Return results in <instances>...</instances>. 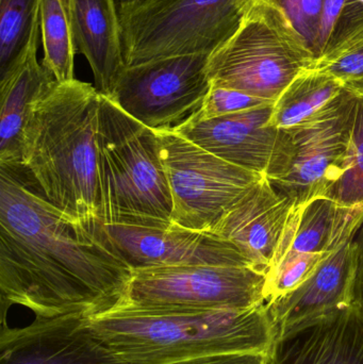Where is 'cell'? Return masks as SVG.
<instances>
[{
	"instance_id": "1",
	"label": "cell",
	"mask_w": 363,
	"mask_h": 364,
	"mask_svg": "<svg viewBox=\"0 0 363 364\" xmlns=\"http://www.w3.org/2000/svg\"><path fill=\"white\" fill-rule=\"evenodd\" d=\"M102 225L72 222L23 170L0 168L2 311L16 305L36 318H91L119 307L132 269L106 243Z\"/></svg>"
},
{
	"instance_id": "2",
	"label": "cell",
	"mask_w": 363,
	"mask_h": 364,
	"mask_svg": "<svg viewBox=\"0 0 363 364\" xmlns=\"http://www.w3.org/2000/svg\"><path fill=\"white\" fill-rule=\"evenodd\" d=\"M100 94L91 83L55 81L32 105L21 164L47 201L72 222L102 224L97 164Z\"/></svg>"
},
{
	"instance_id": "3",
	"label": "cell",
	"mask_w": 363,
	"mask_h": 364,
	"mask_svg": "<svg viewBox=\"0 0 363 364\" xmlns=\"http://www.w3.org/2000/svg\"><path fill=\"white\" fill-rule=\"evenodd\" d=\"M87 324L126 364H168L208 355L270 353L276 338L266 305L210 311L114 309Z\"/></svg>"
},
{
	"instance_id": "4",
	"label": "cell",
	"mask_w": 363,
	"mask_h": 364,
	"mask_svg": "<svg viewBox=\"0 0 363 364\" xmlns=\"http://www.w3.org/2000/svg\"><path fill=\"white\" fill-rule=\"evenodd\" d=\"M97 153L102 224L172 226V194L155 130L102 94Z\"/></svg>"
},
{
	"instance_id": "5",
	"label": "cell",
	"mask_w": 363,
	"mask_h": 364,
	"mask_svg": "<svg viewBox=\"0 0 363 364\" xmlns=\"http://www.w3.org/2000/svg\"><path fill=\"white\" fill-rule=\"evenodd\" d=\"M315 62L285 12L266 0H254L234 36L209 55L207 72L211 85L276 102Z\"/></svg>"
},
{
	"instance_id": "6",
	"label": "cell",
	"mask_w": 363,
	"mask_h": 364,
	"mask_svg": "<svg viewBox=\"0 0 363 364\" xmlns=\"http://www.w3.org/2000/svg\"><path fill=\"white\" fill-rule=\"evenodd\" d=\"M254 0H156L121 15L126 66L163 58L211 55L241 25Z\"/></svg>"
},
{
	"instance_id": "7",
	"label": "cell",
	"mask_w": 363,
	"mask_h": 364,
	"mask_svg": "<svg viewBox=\"0 0 363 364\" xmlns=\"http://www.w3.org/2000/svg\"><path fill=\"white\" fill-rule=\"evenodd\" d=\"M266 275L254 267L183 265L134 269L121 305L136 311H210L266 305Z\"/></svg>"
},
{
	"instance_id": "8",
	"label": "cell",
	"mask_w": 363,
	"mask_h": 364,
	"mask_svg": "<svg viewBox=\"0 0 363 364\" xmlns=\"http://www.w3.org/2000/svg\"><path fill=\"white\" fill-rule=\"evenodd\" d=\"M172 194L173 224L210 232L264 177L234 166L174 130H155Z\"/></svg>"
},
{
	"instance_id": "9",
	"label": "cell",
	"mask_w": 363,
	"mask_h": 364,
	"mask_svg": "<svg viewBox=\"0 0 363 364\" xmlns=\"http://www.w3.org/2000/svg\"><path fill=\"white\" fill-rule=\"evenodd\" d=\"M209 55H178L126 66L109 98L151 129H175L200 110L210 90Z\"/></svg>"
},
{
	"instance_id": "10",
	"label": "cell",
	"mask_w": 363,
	"mask_h": 364,
	"mask_svg": "<svg viewBox=\"0 0 363 364\" xmlns=\"http://www.w3.org/2000/svg\"><path fill=\"white\" fill-rule=\"evenodd\" d=\"M354 95L349 87L317 117L289 130L293 161L285 177L271 182L294 207L327 196L349 171Z\"/></svg>"
},
{
	"instance_id": "11",
	"label": "cell",
	"mask_w": 363,
	"mask_h": 364,
	"mask_svg": "<svg viewBox=\"0 0 363 364\" xmlns=\"http://www.w3.org/2000/svg\"><path fill=\"white\" fill-rule=\"evenodd\" d=\"M274 105L205 121L187 119L175 132L221 159L270 182L289 172L294 145L289 130L271 125Z\"/></svg>"
},
{
	"instance_id": "12",
	"label": "cell",
	"mask_w": 363,
	"mask_h": 364,
	"mask_svg": "<svg viewBox=\"0 0 363 364\" xmlns=\"http://www.w3.org/2000/svg\"><path fill=\"white\" fill-rule=\"evenodd\" d=\"M99 232L132 271L183 265L254 267L227 240L178 225L155 228L102 224Z\"/></svg>"
},
{
	"instance_id": "13",
	"label": "cell",
	"mask_w": 363,
	"mask_h": 364,
	"mask_svg": "<svg viewBox=\"0 0 363 364\" xmlns=\"http://www.w3.org/2000/svg\"><path fill=\"white\" fill-rule=\"evenodd\" d=\"M85 316L36 318L0 333V364H126L92 333Z\"/></svg>"
},
{
	"instance_id": "14",
	"label": "cell",
	"mask_w": 363,
	"mask_h": 364,
	"mask_svg": "<svg viewBox=\"0 0 363 364\" xmlns=\"http://www.w3.org/2000/svg\"><path fill=\"white\" fill-rule=\"evenodd\" d=\"M270 364H363V309L330 310L277 333Z\"/></svg>"
},
{
	"instance_id": "15",
	"label": "cell",
	"mask_w": 363,
	"mask_h": 364,
	"mask_svg": "<svg viewBox=\"0 0 363 364\" xmlns=\"http://www.w3.org/2000/svg\"><path fill=\"white\" fill-rule=\"evenodd\" d=\"M293 208L288 197L262 178L225 212L210 233L234 244L266 275L276 260Z\"/></svg>"
},
{
	"instance_id": "16",
	"label": "cell",
	"mask_w": 363,
	"mask_h": 364,
	"mask_svg": "<svg viewBox=\"0 0 363 364\" xmlns=\"http://www.w3.org/2000/svg\"><path fill=\"white\" fill-rule=\"evenodd\" d=\"M355 273L356 245L352 240L328 256L307 282L266 305L276 335L330 310L353 304Z\"/></svg>"
},
{
	"instance_id": "17",
	"label": "cell",
	"mask_w": 363,
	"mask_h": 364,
	"mask_svg": "<svg viewBox=\"0 0 363 364\" xmlns=\"http://www.w3.org/2000/svg\"><path fill=\"white\" fill-rule=\"evenodd\" d=\"M65 4L77 53L89 62L97 91L111 97L126 68L117 0H65Z\"/></svg>"
},
{
	"instance_id": "18",
	"label": "cell",
	"mask_w": 363,
	"mask_h": 364,
	"mask_svg": "<svg viewBox=\"0 0 363 364\" xmlns=\"http://www.w3.org/2000/svg\"><path fill=\"white\" fill-rule=\"evenodd\" d=\"M40 23L34 28L23 55L0 77V168L23 170L21 141L32 105L55 80L38 60Z\"/></svg>"
},
{
	"instance_id": "19",
	"label": "cell",
	"mask_w": 363,
	"mask_h": 364,
	"mask_svg": "<svg viewBox=\"0 0 363 364\" xmlns=\"http://www.w3.org/2000/svg\"><path fill=\"white\" fill-rule=\"evenodd\" d=\"M362 222V205L347 207L328 197L294 207L273 267L288 252L332 255L354 240Z\"/></svg>"
},
{
	"instance_id": "20",
	"label": "cell",
	"mask_w": 363,
	"mask_h": 364,
	"mask_svg": "<svg viewBox=\"0 0 363 364\" xmlns=\"http://www.w3.org/2000/svg\"><path fill=\"white\" fill-rule=\"evenodd\" d=\"M343 89L345 85L332 75L309 68L279 96L270 124L285 130L298 127L325 110Z\"/></svg>"
},
{
	"instance_id": "21",
	"label": "cell",
	"mask_w": 363,
	"mask_h": 364,
	"mask_svg": "<svg viewBox=\"0 0 363 364\" xmlns=\"http://www.w3.org/2000/svg\"><path fill=\"white\" fill-rule=\"evenodd\" d=\"M43 65L58 82L74 80L77 50L65 0H40Z\"/></svg>"
},
{
	"instance_id": "22",
	"label": "cell",
	"mask_w": 363,
	"mask_h": 364,
	"mask_svg": "<svg viewBox=\"0 0 363 364\" xmlns=\"http://www.w3.org/2000/svg\"><path fill=\"white\" fill-rule=\"evenodd\" d=\"M40 23V0H0V77L19 59Z\"/></svg>"
},
{
	"instance_id": "23",
	"label": "cell",
	"mask_w": 363,
	"mask_h": 364,
	"mask_svg": "<svg viewBox=\"0 0 363 364\" xmlns=\"http://www.w3.org/2000/svg\"><path fill=\"white\" fill-rule=\"evenodd\" d=\"M345 85L354 95L350 168L326 197L347 207H363V81Z\"/></svg>"
},
{
	"instance_id": "24",
	"label": "cell",
	"mask_w": 363,
	"mask_h": 364,
	"mask_svg": "<svg viewBox=\"0 0 363 364\" xmlns=\"http://www.w3.org/2000/svg\"><path fill=\"white\" fill-rule=\"evenodd\" d=\"M313 70L328 73L343 85L363 81V28L315 60Z\"/></svg>"
},
{
	"instance_id": "25",
	"label": "cell",
	"mask_w": 363,
	"mask_h": 364,
	"mask_svg": "<svg viewBox=\"0 0 363 364\" xmlns=\"http://www.w3.org/2000/svg\"><path fill=\"white\" fill-rule=\"evenodd\" d=\"M275 102H276L255 97L237 90L211 85L200 110L194 113L190 119L194 121H205V119L251 110L259 107L275 105Z\"/></svg>"
},
{
	"instance_id": "26",
	"label": "cell",
	"mask_w": 363,
	"mask_h": 364,
	"mask_svg": "<svg viewBox=\"0 0 363 364\" xmlns=\"http://www.w3.org/2000/svg\"><path fill=\"white\" fill-rule=\"evenodd\" d=\"M281 8L309 48L317 55L324 0H266ZM317 59V58H315Z\"/></svg>"
},
{
	"instance_id": "27",
	"label": "cell",
	"mask_w": 363,
	"mask_h": 364,
	"mask_svg": "<svg viewBox=\"0 0 363 364\" xmlns=\"http://www.w3.org/2000/svg\"><path fill=\"white\" fill-rule=\"evenodd\" d=\"M362 28L363 0H345L338 21L335 26L334 31H332V38H330V43H328L323 55Z\"/></svg>"
},
{
	"instance_id": "28",
	"label": "cell",
	"mask_w": 363,
	"mask_h": 364,
	"mask_svg": "<svg viewBox=\"0 0 363 364\" xmlns=\"http://www.w3.org/2000/svg\"><path fill=\"white\" fill-rule=\"evenodd\" d=\"M168 364H270L269 355L264 353H234L208 355Z\"/></svg>"
},
{
	"instance_id": "29",
	"label": "cell",
	"mask_w": 363,
	"mask_h": 364,
	"mask_svg": "<svg viewBox=\"0 0 363 364\" xmlns=\"http://www.w3.org/2000/svg\"><path fill=\"white\" fill-rule=\"evenodd\" d=\"M345 0H324L322 10L321 21H320L319 44L315 58H320L326 50L335 26L338 21ZM315 59V60H317Z\"/></svg>"
},
{
	"instance_id": "30",
	"label": "cell",
	"mask_w": 363,
	"mask_h": 364,
	"mask_svg": "<svg viewBox=\"0 0 363 364\" xmlns=\"http://www.w3.org/2000/svg\"><path fill=\"white\" fill-rule=\"evenodd\" d=\"M356 245V273L354 280L353 303L363 309V222L354 237Z\"/></svg>"
},
{
	"instance_id": "31",
	"label": "cell",
	"mask_w": 363,
	"mask_h": 364,
	"mask_svg": "<svg viewBox=\"0 0 363 364\" xmlns=\"http://www.w3.org/2000/svg\"><path fill=\"white\" fill-rule=\"evenodd\" d=\"M153 1L156 0H117L119 16L136 12V11L153 4Z\"/></svg>"
}]
</instances>
